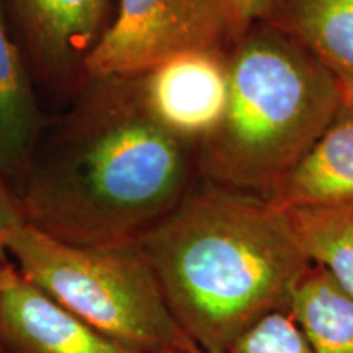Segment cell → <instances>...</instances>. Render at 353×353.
I'll list each match as a JSON object with an SVG mask.
<instances>
[{
    "label": "cell",
    "instance_id": "14",
    "mask_svg": "<svg viewBox=\"0 0 353 353\" xmlns=\"http://www.w3.org/2000/svg\"><path fill=\"white\" fill-rule=\"evenodd\" d=\"M228 353H312L290 311L265 316L232 343Z\"/></svg>",
    "mask_w": 353,
    "mask_h": 353
},
{
    "label": "cell",
    "instance_id": "19",
    "mask_svg": "<svg viewBox=\"0 0 353 353\" xmlns=\"http://www.w3.org/2000/svg\"><path fill=\"white\" fill-rule=\"evenodd\" d=\"M0 353H6V352H3V350H2V348H0Z\"/></svg>",
    "mask_w": 353,
    "mask_h": 353
},
{
    "label": "cell",
    "instance_id": "8",
    "mask_svg": "<svg viewBox=\"0 0 353 353\" xmlns=\"http://www.w3.org/2000/svg\"><path fill=\"white\" fill-rule=\"evenodd\" d=\"M0 348L6 353H144L70 314L19 270L0 290Z\"/></svg>",
    "mask_w": 353,
    "mask_h": 353
},
{
    "label": "cell",
    "instance_id": "9",
    "mask_svg": "<svg viewBox=\"0 0 353 353\" xmlns=\"http://www.w3.org/2000/svg\"><path fill=\"white\" fill-rule=\"evenodd\" d=\"M48 114L0 0V174L15 190Z\"/></svg>",
    "mask_w": 353,
    "mask_h": 353
},
{
    "label": "cell",
    "instance_id": "7",
    "mask_svg": "<svg viewBox=\"0 0 353 353\" xmlns=\"http://www.w3.org/2000/svg\"><path fill=\"white\" fill-rule=\"evenodd\" d=\"M138 77L148 112L195 149L213 134L226 113L228 51L185 52Z\"/></svg>",
    "mask_w": 353,
    "mask_h": 353
},
{
    "label": "cell",
    "instance_id": "18",
    "mask_svg": "<svg viewBox=\"0 0 353 353\" xmlns=\"http://www.w3.org/2000/svg\"><path fill=\"white\" fill-rule=\"evenodd\" d=\"M185 353H203V352H185Z\"/></svg>",
    "mask_w": 353,
    "mask_h": 353
},
{
    "label": "cell",
    "instance_id": "4",
    "mask_svg": "<svg viewBox=\"0 0 353 353\" xmlns=\"http://www.w3.org/2000/svg\"><path fill=\"white\" fill-rule=\"evenodd\" d=\"M8 257L26 281L113 341L144 353L201 352L172 316L138 241L70 245L21 224Z\"/></svg>",
    "mask_w": 353,
    "mask_h": 353
},
{
    "label": "cell",
    "instance_id": "5",
    "mask_svg": "<svg viewBox=\"0 0 353 353\" xmlns=\"http://www.w3.org/2000/svg\"><path fill=\"white\" fill-rule=\"evenodd\" d=\"M221 0H117L114 19L88 56L87 79L136 77L193 51H226Z\"/></svg>",
    "mask_w": 353,
    "mask_h": 353
},
{
    "label": "cell",
    "instance_id": "15",
    "mask_svg": "<svg viewBox=\"0 0 353 353\" xmlns=\"http://www.w3.org/2000/svg\"><path fill=\"white\" fill-rule=\"evenodd\" d=\"M221 2L226 12L229 33L234 43L255 23L267 19L273 0H221Z\"/></svg>",
    "mask_w": 353,
    "mask_h": 353
},
{
    "label": "cell",
    "instance_id": "12",
    "mask_svg": "<svg viewBox=\"0 0 353 353\" xmlns=\"http://www.w3.org/2000/svg\"><path fill=\"white\" fill-rule=\"evenodd\" d=\"M290 312L312 353H353V296L325 268L304 272Z\"/></svg>",
    "mask_w": 353,
    "mask_h": 353
},
{
    "label": "cell",
    "instance_id": "10",
    "mask_svg": "<svg viewBox=\"0 0 353 353\" xmlns=\"http://www.w3.org/2000/svg\"><path fill=\"white\" fill-rule=\"evenodd\" d=\"M267 200L281 210L353 201V100L343 101L327 130Z\"/></svg>",
    "mask_w": 353,
    "mask_h": 353
},
{
    "label": "cell",
    "instance_id": "2",
    "mask_svg": "<svg viewBox=\"0 0 353 353\" xmlns=\"http://www.w3.org/2000/svg\"><path fill=\"white\" fill-rule=\"evenodd\" d=\"M138 244L172 316L203 353H228L265 316L290 311L311 267L285 210L206 180Z\"/></svg>",
    "mask_w": 353,
    "mask_h": 353
},
{
    "label": "cell",
    "instance_id": "1",
    "mask_svg": "<svg viewBox=\"0 0 353 353\" xmlns=\"http://www.w3.org/2000/svg\"><path fill=\"white\" fill-rule=\"evenodd\" d=\"M196 149L145 108L139 77L90 79L48 117L17 185L28 226L70 245L138 241L195 185Z\"/></svg>",
    "mask_w": 353,
    "mask_h": 353
},
{
    "label": "cell",
    "instance_id": "16",
    "mask_svg": "<svg viewBox=\"0 0 353 353\" xmlns=\"http://www.w3.org/2000/svg\"><path fill=\"white\" fill-rule=\"evenodd\" d=\"M21 224H25V218L19 198L6 176L0 174V268L10 263L8 239Z\"/></svg>",
    "mask_w": 353,
    "mask_h": 353
},
{
    "label": "cell",
    "instance_id": "3",
    "mask_svg": "<svg viewBox=\"0 0 353 353\" xmlns=\"http://www.w3.org/2000/svg\"><path fill=\"white\" fill-rule=\"evenodd\" d=\"M228 52L229 99L196 148L200 179L267 198L343 105L337 82L303 46L260 21Z\"/></svg>",
    "mask_w": 353,
    "mask_h": 353
},
{
    "label": "cell",
    "instance_id": "17",
    "mask_svg": "<svg viewBox=\"0 0 353 353\" xmlns=\"http://www.w3.org/2000/svg\"><path fill=\"white\" fill-rule=\"evenodd\" d=\"M17 276V267L12 262L7 267L0 268V290L6 288L8 283H12L13 278Z\"/></svg>",
    "mask_w": 353,
    "mask_h": 353
},
{
    "label": "cell",
    "instance_id": "6",
    "mask_svg": "<svg viewBox=\"0 0 353 353\" xmlns=\"http://www.w3.org/2000/svg\"><path fill=\"white\" fill-rule=\"evenodd\" d=\"M37 88L70 100L88 82V56L112 25L117 0H3Z\"/></svg>",
    "mask_w": 353,
    "mask_h": 353
},
{
    "label": "cell",
    "instance_id": "11",
    "mask_svg": "<svg viewBox=\"0 0 353 353\" xmlns=\"http://www.w3.org/2000/svg\"><path fill=\"white\" fill-rule=\"evenodd\" d=\"M263 21L303 46L353 100V0H273Z\"/></svg>",
    "mask_w": 353,
    "mask_h": 353
},
{
    "label": "cell",
    "instance_id": "13",
    "mask_svg": "<svg viewBox=\"0 0 353 353\" xmlns=\"http://www.w3.org/2000/svg\"><path fill=\"white\" fill-rule=\"evenodd\" d=\"M285 211L309 262L325 268L353 296V201Z\"/></svg>",
    "mask_w": 353,
    "mask_h": 353
}]
</instances>
